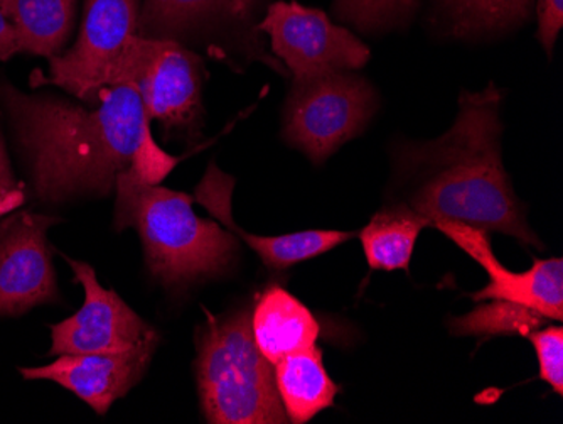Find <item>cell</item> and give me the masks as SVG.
Returning <instances> with one entry per match:
<instances>
[{
	"mask_svg": "<svg viewBox=\"0 0 563 424\" xmlns=\"http://www.w3.org/2000/svg\"><path fill=\"white\" fill-rule=\"evenodd\" d=\"M0 98L43 199L112 192L129 167L159 185L177 164L152 138L151 120L132 85L101 88L93 109L49 95H25L11 85L0 88Z\"/></svg>",
	"mask_w": 563,
	"mask_h": 424,
	"instance_id": "obj_1",
	"label": "cell"
},
{
	"mask_svg": "<svg viewBox=\"0 0 563 424\" xmlns=\"http://www.w3.org/2000/svg\"><path fill=\"white\" fill-rule=\"evenodd\" d=\"M501 100L493 84L477 94L463 91L454 126L444 135L400 145L394 153L391 205L408 208L429 227L459 221L543 249L503 166Z\"/></svg>",
	"mask_w": 563,
	"mask_h": 424,
	"instance_id": "obj_2",
	"label": "cell"
},
{
	"mask_svg": "<svg viewBox=\"0 0 563 424\" xmlns=\"http://www.w3.org/2000/svg\"><path fill=\"white\" fill-rule=\"evenodd\" d=\"M117 229L134 227L152 274L164 286H185L223 274L235 261V233L192 210L188 193L151 185L134 167L117 178Z\"/></svg>",
	"mask_w": 563,
	"mask_h": 424,
	"instance_id": "obj_3",
	"label": "cell"
},
{
	"mask_svg": "<svg viewBox=\"0 0 563 424\" xmlns=\"http://www.w3.org/2000/svg\"><path fill=\"white\" fill-rule=\"evenodd\" d=\"M199 398L208 423H289L275 384L274 363L258 350L252 315L214 319L199 338Z\"/></svg>",
	"mask_w": 563,
	"mask_h": 424,
	"instance_id": "obj_4",
	"label": "cell"
},
{
	"mask_svg": "<svg viewBox=\"0 0 563 424\" xmlns=\"http://www.w3.org/2000/svg\"><path fill=\"white\" fill-rule=\"evenodd\" d=\"M202 75V59L181 44L169 37L135 34L117 62L109 85L135 87L147 119L159 120L167 131L192 132L201 119Z\"/></svg>",
	"mask_w": 563,
	"mask_h": 424,
	"instance_id": "obj_5",
	"label": "cell"
},
{
	"mask_svg": "<svg viewBox=\"0 0 563 424\" xmlns=\"http://www.w3.org/2000/svg\"><path fill=\"white\" fill-rule=\"evenodd\" d=\"M378 107L375 90L351 72L294 84L284 109V139L314 164L365 131Z\"/></svg>",
	"mask_w": 563,
	"mask_h": 424,
	"instance_id": "obj_6",
	"label": "cell"
},
{
	"mask_svg": "<svg viewBox=\"0 0 563 424\" xmlns=\"http://www.w3.org/2000/svg\"><path fill=\"white\" fill-rule=\"evenodd\" d=\"M258 30L271 36L275 55L294 73V84L363 68L372 56L365 43L332 24L325 12L297 2L278 0L268 6Z\"/></svg>",
	"mask_w": 563,
	"mask_h": 424,
	"instance_id": "obj_7",
	"label": "cell"
},
{
	"mask_svg": "<svg viewBox=\"0 0 563 424\" xmlns=\"http://www.w3.org/2000/svg\"><path fill=\"white\" fill-rule=\"evenodd\" d=\"M139 0H85L80 36L68 53L49 58V77L34 78V87L55 85L95 104L126 43L139 34Z\"/></svg>",
	"mask_w": 563,
	"mask_h": 424,
	"instance_id": "obj_8",
	"label": "cell"
},
{
	"mask_svg": "<svg viewBox=\"0 0 563 424\" xmlns=\"http://www.w3.org/2000/svg\"><path fill=\"white\" fill-rule=\"evenodd\" d=\"M65 261L84 286L85 302L75 315L51 327V356L126 352L157 338L115 291L101 286L90 264L69 258Z\"/></svg>",
	"mask_w": 563,
	"mask_h": 424,
	"instance_id": "obj_9",
	"label": "cell"
},
{
	"mask_svg": "<svg viewBox=\"0 0 563 424\" xmlns=\"http://www.w3.org/2000/svg\"><path fill=\"white\" fill-rule=\"evenodd\" d=\"M432 227L457 243L474 259L489 281L486 287L474 294L476 302L499 300L517 303L540 313L547 319L563 318V261L560 258L534 261L525 272H511L496 259L489 233L459 221H435Z\"/></svg>",
	"mask_w": 563,
	"mask_h": 424,
	"instance_id": "obj_10",
	"label": "cell"
},
{
	"mask_svg": "<svg viewBox=\"0 0 563 424\" xmlns=\"http://www.w3.org/2000/svg\"><path fill=\"white\" fill-rule=\"evenodd\" d=\"M53 218L22 214L0 232V315L55 302L56 276L46 230Z\"/></svg>",
	"mask_w": 563,
	"mask_h": 424,
	"instance_id": "obj_11",
	"label": "cell"
},
{
	"mask_svg": "<svg viewBox=\"0 0 563 424\" xmlns=\"http://www.w3.org/2000/svg\"><path fill=\"white\" fill-rule=\"evenodd\" d=\"M157 338L144 341L126 352L58 356L43 367L19 369L25 381H51L68 389L95 413H109L117 399L131 391L156 352Z\"/></svg>",
	"mask_w": 563,
	"mask_h": 424,
	"instance_id": "obj_12",
	"label": "cell"
},
{
	"mask_svg": "<svg viewBox=\"0 0 563 424\" xmlns=\"http://www.w3.org/2000/svg\"><path fill=\"white\" fill-rule=\"evenodd\" d=\"M232 189L233 180L221 173L217 166H210L196 188V199L230 232L235 233L252 251L257 252L262 262L274 271H286L300 262L318 258L354 237L353 232H341V230H303V232L284 233L277 237H262L246 232L236 226L233 218Z\"/></svg>",
	"mask_w": 563,
	"mask_h": 424,
	"instance_id": "obj_13",
	"label": "cell"
},
{
	"mask_svg": "<svg viewBox=\"0 0 563 424\" xmlns=\"http://www.w3.org/2000/svg\"><path fill=\"white\" fill-rule=\"evenodd\" d=\"M319 330L311 309L280 286L265 290L252 313L255 344L274 366L290 354L314 347Z\"/></svg>",
	"mask_w": 563,
	"mask_h": 424,
	"instance_id": "obj_14",
	"label": "cell"
},
{
	"mask_svg": "<svg viewBox=\"0 0 563 424\" xmlns=\"http://www.w3.org/2000/svg\"><path fill=\"white\" fill-rule=\"evenodd\" d=\"M275 384L289 423L303 424L334 404L338 385L329 378L318 347L284 357L275 363Z\"/></svg>",
	"mask_w": 563,
	"mask_h": 424,
	"instance_id": "obj_15",
	"label": "cell"
},
{
	"mask_svg": "<svg viewBox=\"0 0 563 424\" xmlns=\"http://www.w3.org/2000/svg\"><path fill=\"white\" fill-rule=\"evenodd\" d=\"M76 0H0L15 33L21 53L59 56L75 22Z\"/></svg>",
	"mask_w": 563,
	"mask_h": 424,
	"instance_id": "obj_16",
	"label": "cell"
},
{
	"mask_svg": "<svg viewBox=\"0 0 563 424\" xmlns=\"http://www.w3.org/2000/svg\"><path fill=\"white\" fill-rule=\"evenodd\" d=\"M429 227L413 211L397 205H387L373 215L368 226L360 232L366 261L373 271H408L420 232Z\"/></svg>",
	"mask_w": 563,
	"mask_h": 424,
	"instance_id": "obj_17",
	"label": "cell"
},
{
	"mask_svg": "<svg viewBox=\"0 0 563 424\" xmlns=\"http://www.w3.org/2000/svg\"><path fill=\"white\" fill-rule=\"evenodd\" d=\"M257 0H145L142 31L148 37L167 36L198 26L211 19L243 21L252 14Z\"/></svg>",
	"mask_w": 563,
	"mask_h": 424,
	"instance_id": "obj_18",
	"label": "cell"
},
{
	"mask_svg": "<svg viewBox=\"0 0 563 424\" xmlns=\"http://www.w3.org/2000/svg\"><path fill=\"white\" fill-rule=\"evenodd\" d=\"M455 36H479L518 26L533 0H441Z\"/></svg>",
	"mask_w": 563,
	"mask_h": 424,
	"instance_id": "obj_19",
	"label": "cell"
},
{
	"mask_svg": "<svg viewBox=\"0 0 563 424\" xmlns=\"http://www.w3.org/2000/svg\"><path fill=\"white\" fill-rule=\"evenodd\" d=\"M545 316L517 303L493 300L489 305L474 309L470 315L455 318L451 328L457 335H506L528 337L545 325Z\"/></svg>",
	"mask_w": 563,
	"mask_h": 424,
	"instance_id": "obj_20",
	"label": "cell"
},
{
	"mask_svg": "<svg viewBox=\"0 0 563 424\" xmlns=\"http://www.w3.org/2000/svg\"><path fill=\"white\" fill-rule=\"evenodd\" d=\"M416 9L417 0H334V14L365 33L404 26Z\"/></svg>",
	"mask_w": 563,
	"mask_h": 424,
	"instance_id": "obj_21",
	"label": "cell"
},
{
	"mask_svg": "<svg viewBox=\"0 0 563 424\" xmlns=\"http://www.w3.org/2000/svg\"><path fill=\"white\" fill-rule=\"evenodd\" d=\"M537 359H539L540 378L545 381L556 394L563 392V330L562 327H547L543 330L531 331Z\"/></svg>",
	"mask_w": 563,
	"mask_h": 424,
	"instance_id": "obj_22",
	"label": "cell"
},
{
	"mask_svg": "<svg viewBox=\"0 0 563 424\" xmlns=\"http://www.w3.org/2000/svg\"><path fill=\"white\" fill-rule=\"evenodd\" d=\"M563 28V0H539V40L552 56L556 37Z\"/></svg>",
	"mask_w": 563,
	"mask_h": 424,
	"instance_id": "obj_23",
	"label": "cell"
},
{
	"mask_svg": "<svg viewBox=\"0 0 563 424\" xmlns=\"http://www.w3.org/2000/svg\"><path fill=\"white\" fill-rule=\"evenodd\" d=\"M19 53H21V47H19L18 33L0 8V62H5Z\"/></svg>",
	"mask_w": 563,
	"mask_h": 424,
	"instance_id": "obj_24",
	"label": "cell"
},
{
	"mask_svg": "<svg viewBox=\"0 0 563 424\" xmlns=\"http://www.w3.org/2000/svg\"><path fill=\"white\" fill-rule=\"evenodd\" d=\"M0 185L9 186V188H21V185L15 182L14 173H12L2 134H0Z\"/></svg>",
	"mask_w": 563,
	"mask_h": 424,
	"instance_id": "obj_25",
	"label": "cell"
},
{
	"mask_svg": "<svg viewBox=\"0 0 563 424\" xmlns=\"http://www.w3.org/2000/svg\"><path fill=\"white\" fill-rule=\"evenodd\" d=\"M0 199H15V202H24V193L22 188H9V186L0 185Z\"/></svg>",
	"mask_w": 563,
	"mask_h": 424,
	"instance_id": "obj_26",
	"label": "cell"
},
{
	"mask_svg": "<svg viewBox=\"0 0 563 424\" xmlns=\"http://www.w3.org/2000/svg\"><path fill=\"white\" fill-rule=\"evenodd\" d=\"M19 205H21V202H15V199H0V217L14 210Z\"/></svg>",
	"mask_w": 563,
	"mask_h": 424,
	"instance_id": "obj_27",
	"label": "cell"
}]
</instances>
